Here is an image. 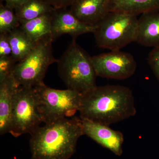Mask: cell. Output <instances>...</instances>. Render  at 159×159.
I'll return each mask as SVG.
<instances>
[{
  "instance_id": "cell-7",
  "label": "cell",
  "mask_w": 159,
  "mask_h": 159,
  "mask_svg": "<svg viewBox=\"0 0 159 159\" xmlns=\"http://www.w3.org/2000/svg\"><path fill=\"white\" fill-rule=\"evenodd\" d=\"M43 122L38 108L35 87H18L13 99L9 133L15 137L30 134Z\"/></svg>"
},
{
  "instance_id": "cell-19",
  "label": "cell",
  "mask_w": 159,
  "mask_h": 159,
  "mask_svg": "<svg viewBox=\"0 0 159 159\" xmlns=\"http://www.w3.org/2000/svg\"><path fill=\"white\" fill-rule=\"evenodd\" d=\"M16 63L11 56L0 57V81L11 75Z\"/></svg>"
},
{
  "instance_id": "cell-22",
  "label": "cell",
  "mask_w": 159,
  "mask_h": 159,
  "mask_svg": "<svg viewBox=\"0 0 159 159\" xmlns=\"http://www.w3.org/2000/svg\"><path fill=\"white\" fill-rule=\"evenodd\" d=\"M56 9H63L70 7L76 0H41Z\"/></svg>"
},
{
  "instance_id": "cell-3",
  "label": "cell",
  "mask_w": 159,
  "mask_h": 159,
  "mask_svg": "<svg viewBox=\"0 0 159 159\" xmlns=\"http://www.w3.org/2000/svg\"><path fill=\"white\" fill-rule=\"evenodd\" d=\"M76 39L57 61L60 77L68 89L83 94L97 86L95 72L88 53L77 44Z\"/></svg>"
},
{
  "instance_id": "cell-2",
  "label": "cell",
  "mask_w": 159,
  "mask_h": 159,
  "mask_svg": "<svg viewBox=\"0 0 159 159\" xmlns=\"http://www.w3.org/2000/svg\"><path fill=\"white\" fill-rule=\"evenodd\" d=\"M83 135L80 118H64L45 123L30 134L31 158L70 159Z\"/></svg>"
},
{
  "instance_id": "cell-20",
  "label": "cell",
  "mask_w": 159,
  "mask_h": 159,
  "mask_svg": "<svg viewBox=\"0 0 159 159\" xmlns=\"http://www.w3.org/2000/svg\"><path fill=\"white\" fill-rule=\"evenodd\" d=\"M148 64L159 82V46L153 48L149 53Z\"/></svg>"
},
{
  "instance_id": "cell-17",
  "label": "cell",
  "mask_w": 159,
  "mask_h": 159,
  "mask_svg": "<svg viewBox=\"0 0 159 159\" xmlns=\"http://www.w3.org/2000/svg\"><path fill=\"white\" fill-rule=\"evenodd\" d=\"M55 9L41 0H29L14 10L20 25L21 23L53 12Z\"/></svg>"
},
{
  "instance_id": "cell-11",
  "label": "cell",
  "mask_w": 159,
  "mask_h": 159,
  "mask_svg": "<svg viewBox=\"0 0 159 159\" xmlns=\"http://www.w3.org/2000/svg\"><path fill=\"white\" fill-rule=\"evenodd\" d=\"M110 0H76L70 10L82 22L95 26L109 12Z\"/></svg>"
},
{
  "instance_id": "cell-14",
  "label": "cell",
  "mask_w": 159,
  "mask_h": 159,
  "mask_svg": "<svg viewBox=\"0 0 159 159\" xmlns=\"http://www.w3.org/2000/svg\"><path fill=\"white\" fill-rule=\"evenodd\" d=\"M109 11H118L138 16L159 11V0H110Z\"/></svg>"
},
{
  "instance_id": "cell-10",
  "label": "cell",
  "mask_w": 159,
  "mask_h": 159,
  "mask_svg": "<svg viewBox=\"0 0 159 159\" xmlns=\"http://www.w3.org/2000/svg\"><path fill=\"white\" fill-rule=\"evenodd\" d=\"M81 120L84 135H86L99 145L109 149L115 154L121 155L124 137L121 132L111 129L109 125L88 119Z\"/></svg>"
},
{
  "instance_id": "cell-9",
  "label": "cell",
  "mask_w": 159,
  "mask_h": 159,
  "mask_svg": "<svg viewBox=\"0 0 159 159\" xmlns=\"http://www.w3.org/2000/svg\"><path fill=\"white\" fill-rule=\"evenodd\" d=\"M95 28L80 21L67 8L55 9L51 13L50 34L53 42L65 34L76 39L81 34L93 33Z\"/></svg>"
},
{
  "instance_id": "cell-12",
  "label": "cell",
  "mask_w": 159,
  "mask_h": 159,
  "mask_svg": "<svg viewBox=\"0 0 159 159\" xmlns=\"http://www.w3.org/2000/svg\"><path fill=\"white\" fill-rule=\"evenodd\" d=\"M18 86L12 74L0 81V134L9 132L13 99Z\"/></svg>"
},
{
  "instance_id": "cell-21",
  "label": "cell",
  "mask_w": 159,
  "mask_h": 159,
  "mask_svg": "<svg viewBox=\"0 0 159 159\" xmlns=\"http://www.w3.org/2000/svg\"><path fill=\"white\" fill-rule=\"evenodd\" d=\"M11 55L9 33H0V57H10Z\"/></svg>"
},
{
  "instance_id": "cell-1",
  "label": "cell",
  "mask_w": 159,
  "mask_h": 159,
  "mask_svg": "<svg viewBox=\"0 0 159 159\" xmlns=\"http://www.w3.org/2000/svg\"><path fill=\"white\" fill-rule=\"evenodd\" d=\"M79 112L81 119L111 124L136 114L132 91L120 85L97 86L82 94Z\"/></svg>"
},
{
  "instance_id": "cell-15",
  "label": "cell",
  "mask_w": 159,
  "mask_h": 159,
  "mask_svg": "<svg viewBox=\"0 0 159 159\" xmlns=\"http://www.w3.org/2000/svg\"><path fill=\"white\" fill-rule=\"evenodd\" d=\"M11 49V57L16 62L25 58L34 48V43L20 27L9 33Z\"/></svg>"
},
{
  "instance_id": "cell-18",
  "label": "cell",
  "mask_w": 159,
  "mask_h": 159,
  "mask_svg": "<svg viewBox=\"0 0 159 159\" xmlns=\"http://www.w3.org/2000/svg\"><path fill=\"white\" fill-rule=\"evenodd\" d=\"M20 23L14 9L1 3L0 33H9L20 27Z\"/></svg>"
},
{
  "instance_id": "cell-23",
  "label": "cell",
  "mask_w": 159,
  "mask_h": 159,
  "mask_svg": "<svg viewBox=\"0 0 159 159\" xmlns=\"http://www.w3.org/2000/svg\"><path fill=\"white\" fill-rule=\"evenodd\" d=\"M4 1L6 5L11 9H15L25 4L29 0H1Z\"/></svg>"
},
{
  "instance_id": "cell-16",
  "label": "cell",
  "mask_w": 159,
  "mask_h": 159,
  "mask_svg": "<svg viewBox=\"0 0 159 159\" xmlns=\"http://www.w3.org/2000/svg\"><path fill=\"white\" fill-rule=\"evenodd\" d=\"M52 12L21 23L20 28L34 43H36L42 38L51 34Z\"/></svg>"
},
{
  "instance_id": "cell-13",
  "label": "cell",
  "mask_w": 159,
  "mask_h": 159,
  "mask_svg": "<svg viewBox=\"0 0 159 159\" xmlns=\"http://www.w3.org/2000/svg\"><path fill=\"white\" fill-rule=\"evenodd\" d=\"M135 42L145 47H159V11L141 14L138 19Z\"/></svg>"
},
{
  "instance_id": "cell-6",
  "label": "cell",
  "mask_w": 159,
  "mask_h": 159,
  "mask_svg": "<svg viewBox=\"0 0 159 159\" xmlns=\"http://www.w3.org/2000/svg\"><path fill=\"white\" fill-rule=\"evenodd\" d=\"M35 88L38 108L43 123L71 118L79 111L82 94L68 89L51 88L45 84Z\"/></svg>"
},
{
  "instance_id": "cell-5",
  "label": "cell",
  "mask_w": 159,
  "mask_h": 159,
  "mask_svg": "<svg viewBox=\"0 0 159 159\" xmlns=\"http://www.w3.org/2000/svg\"><path fill=\"white\" fill-rule=\"evenodd\" d=\"M53 42L51 34L46 35L35 43L25 58L16 63L11 74L18 86L36 87L44 84L49 66L58 61L53 55Z\"/></svg>"
},
{
  "instance_id": "cell-8",
  "label": "cell",
  "mask_w": 159,
  "mask_h": 159,
  "mask_svg": "<svg viewBox=\"0 0 159 159\" xmlns=\"http://www.w3.org/2000/svg\"><path fill=\"white\" fill-rule=\"evenodd\" d=\"M97 76L115 80L129 78L136 70L137 62L132 54L120 50L91 57Z\"/></svg>"
},
{
  "instance_id": "cell-4",
  "label": "cell",
  "mask_w": 159,
  "mask_h": 159,
  "mask_svg": "<svg viewBox=\"0 0 159 159\" xmlns=\"http://www.w3.org/2000/svg\"><path fill=\"white\" fill-rule=\"evenodd\" d=\"M138 19L137 16L110 11L95 25L93 33L97 45L117 51L135 42Z\"/></svg>"
}]
</instances>
